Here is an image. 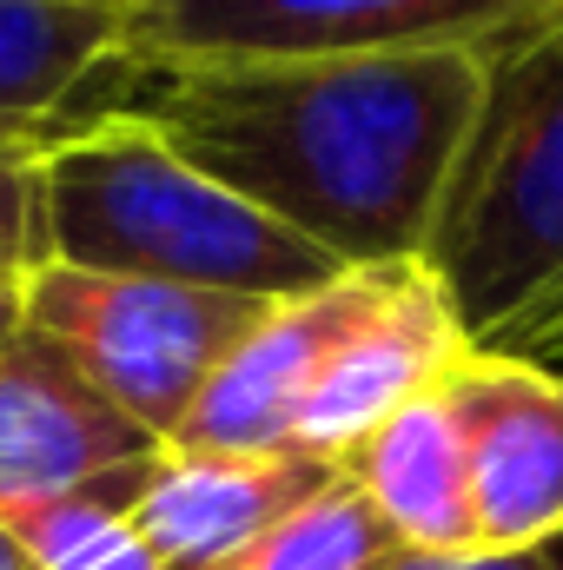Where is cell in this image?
Listing matches in <instances>:
<instances>
[{"mask_svg":"<svg viewBox=\"0 0 563 570\" xmlns=\"http://www.w3.org/2000/svg\"><path fill=\"white\" fill-rule=\"evenodd\" d=\"M444 399L471 458L477 551H551L563 538V372L471 345Z\"/></svg>","mask_w":563,"mask_h":570,"instance_id":"6","label":"cell"},{"mask_svg":"<svg viewBox=\"0 0 563 570\" xmlns=\"http://www.w3.org/2000/svg\"><path fill=\"white\" fill-rule=\"evenodd\" d=\"M424 266L451 292L471 345L563 285V7L484 53V100Z\"/></svg>","mask_w":563,"mask_h":570,"instance_id":"3","label":"cell"},{"mask_svg":"<svg viewBox=\"0 0 563 570\" xmlns=\"http://www.w3.org/2000/svg\"><path fill=\"white\" fill-rule=\"evenodd\" d=\"M551 558H557V564H563V538H557V544H551Z\"/></svg>","mask_w":563,"mask_h":570,"instance_id":"18","label":"cell"},{"mask_svg":"<svg viewBox=\"0 0 563 570\" xmlns=\"http://www.w3.org/2000/svg\"><path fill=\"white\" fill-rule=\"evenodd\" d=\"M120 53V0H0V140H67Z\"/></svg>","mask_w":563,"mask_h":570,"instance_id":"11","label":"cell"},{"mask_svg":"<svg viewBox=\"0 0 563 570\" xmlns=\"http://www.w3.org/2000/svg\"><path fill=\"white\" fill-rule=\"evenodd\" d=\"M40 239L53 266L239 298H298L352 273L140 120H93L40 153Z\"/></svg>","mask_w":563,"mask_h":570,"instance_id":"2","label":"cell"},{"mask_svg":"<svg viewBox=\"0 0 563 570\" xmlns=\"http://www.w3.org/2000/svg\"><path fill=\"white\" fill-rule=\"evenodd\" d=\"M273 305L279 298L80 273V266H53V259L27 273V332L60 345L159 444L179 438L206 379L233 358V345Z\"/></svg>","mask_w":563,"mask_h":570,"instance_id":"4","label":"cell"},{"mask_svg":"<svg viewBox=\"0 0 563 570\" xmlns=\"http://www.w3.org/2000/svg\"><path fill=\"white\" fill-rule=\"evenodd\" d=\"M484 100V53L140 60L100 80L93 120H140L338 266L424 259Z\"/></svg>","mask_w":563,"mask_h":570,"instance_id":"1","label":"cell"},{"mask_svg":"<svg viewBox=\"0 0 563 570\" xmlns=\"http://www.w3.org/2000/svg\"><path fill=\"white\" fill-rule=\"evenodd\" d=\"M0 570H33V564H27V551L13 544V531H7V518H0Z\"/></svg>","mask_w":563,"mask_h":570,"instance_id":"17","label":"cell"},{"mask_svg":"<svg viewBox=\"0 0 563 570\" xmlns=\"http://www.w3.org/2000/svg\"><path fill=\"white\" fill-rule=\"evenodd\" d=\"M20 325H27V279H0V345L20 338Z\"/></svg>","mask_w":563,"mask_h":570,"instance_id":"16","label":"cell"},{"mask_svg":"<svg viewBox=\"0 0 563 570\" xmlns=\"http://www.w3.org/2000/svg\"><path fill=\"white\" fill-rule=\"evenodd\" d=\"M563 0H134L140 60H358V53H491Z\"/></svg>","mask_w":563,"mask_h":570,"instance_id":"5","label":"cell"},{"mask_svg":"<svg viewBox=\"0 0 563 570\" xmlns=\"http://www.w3.org/2000/svg\"><path fill=\"white\" fill-rule=\"evenodd\" d=\"M385 279L392 266H352L318 292L279 298L206 379L172 451H292V419L305 392L318 385L325 358L352 338V325L378 305Z\"/></svg>","mask_w":563,"mask_h":570,"instance_id":"9","label":"cell"},{"mask_svg":"<svg viewBox=\"0 0 563 570\" xmlns=\"http://www.w3.org/2000/svg\"><path fill=\"white\" fill-rule=\"evenodd\" d=\"M120 7H134V0H120Z\"/></svg>","mask_w":563,"mask_h":570,"instance_id":"19","label":"cell"},{"mask_svg":"<svg viewBox=\"0 0 563 570\" xmlns=\"http://www.w3.org/2000/svg\"><path fill=\"white\" fill-rule=\"evenodd\" d=\"M134 491L140 484L40 498V504H7L0 518L33 570H166L134 524Z\"/></svg>","mask_w":563,"mask_h":570,"instance_id":"13","label":"cell"},{"mask_svg":"<svg viewBox=\"0 0 563 570\" xmlns=\"http://www.w3.org/2000/svg\"><path fill=\"white\" fill-rule=\"evenodd\" d=\"M345 478L372 498L398 551L424 558H471L477 551V511H471V458L464 431L451 419L444 385L392 412L352 458Z\"/></svg>","mask_w":563,"mask_h":570,"instance_id":"12","label":"cell"},{"mask_svg":"<svg viewBox=\"0 0 563 570\" xmlns=\"http://www.w3.org/2000/svg\"><path fill=\"white\" fill-rule=\"evenodd\" d=\"M398 551L372 498L338 471L312 504H298L285 524H273L253 551H239L226 570H372Z\"/></svg>","mask_w":563,"mask_h":570,"instance_id":"14","label":"cell"},{"mask_svg":"<svg viewBox=\"0 0 563 570\" xmlns=\"http://www.w3.org/2000/svg\"><path fill=\"white\" fill-rule=\"evenodd\" d=\"M464 352H471V332L437 273L424 259H398L378 305L352 325V338L325 358L318 385L305 392L292 419V451L345 464L392 412L437 392Z\"/></svg>","mask_w":563,"mask_h":570,"instance_id":"8","label":"cell"},{"mask_svg":"<svg viewBox=\"0 0 563 570\" xmlns=\"http://www.w3.org/2000/svg\"><path fill=\"white\" fill-rule=\"evenodd\" d=\"M40 153L47 146L0 140V279H27L47 266L40 239Z\"/></svg>","mask_w":563,"mask_h":570,"instance_id":"15","label":"cell"},{"mask_svg":"<svg viewBox=\"0 0 563 570\" xmlns=\"http://www.w3.org/2000/svg\"><path fill=\"white\" fill-rule=\"evenodd\" d=\"M345 464L305 451H159L134 491V524L166 570H226L312 504Z\"/></svg>","mask_w":563,"mask_h":570,"instance_id":"10","label":"cell"},{"mask_svg":"<svg viewBox=\"0 0 563 570\" xmlns=\"http://www.w3.org/2000/svg\"><path fill=\"white\" fill-rule=\"evenodd\" d=\"M166 444L146 438L60 345L20 325L0 345V511L140 484Z\"/></svg>","mask_w":563,"mask_h":570,"instance_id":"7","label":"cell"}]
</instances>
